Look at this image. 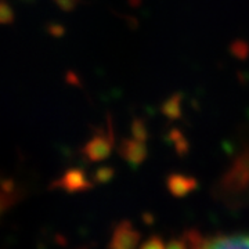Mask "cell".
<instances>
[{
  "label": "cell",
  "instance_id": "1",
  "mask_svg": "<svg viewBox=\"0 0 249 249\" xmlns=\"http://www.w3.org/2000/svg\"><path fill=\"white\" fill-rule=\"evenodd\" d=\"M114 148V133L109 126L108 134L100 133L91 137L83 147V155L90 162H98L108 158Z\"/></svg>",
  "mask_w": 249,
  "mask_h": 249
},
{
  "label": "cell",
  "instance_id": "2",
  "mask_svg": "<svg viewBox=\"0 0 249 249\" xmlns=\"http://www.w3.org/2000/svg\"><path fill=\"white\" fill-rule=\"evenodd\" d=\"M53 188H61L68 194L83 193L93 187V181H90L85 170L80 168H71L64 172L61 178L53 183Z\"/></svg>",
  "mask_w": 249,
  "mask_h": 249
},
{
  "label": "cell",
  "instance_id": "3",
  "mask_svg": "<svg viewBox=\"0 0 249 249\" xmlns=\"http://www.w3.org/2000/svg\"><path fill=\"white\" fill-rule=\"evenodd\" d=\"M119 154L124 157L126 162L132 165H140L147 158V147L142 140L137 139H124L121 142Z\"/></svg>",
  "mask_w": 249,
  "mask_h": 249
},
{
  "label": "cell",
  "instance_id": "4",
  "mask_svg": "<svg viewBox=\"0 0 249 249\" xmlns=\"http://www.w3.org/2000/svg\"><path fill=\"white\" fill-rule=\"evenodd\" d=\"M137 241V234L130 229L127 223H124L116 227L109 249H134Z\"/></svg>",
  "mask_w": 249,
  "mask_h": 249
},
{
  "label": "cell",
  "instance_id": "5",
  "mask_svg": "<svg viewBox=\"0 0 249 249\" xmlns=\"http://www.w3.org/2000/svg\"><path fill=\"white\" fill-rule=\"evenodd\" d=\"M204 249H249V235L235 234L211 241Z\"/></svg>",
  "mask_w": 249,
  "mask_h": 249
},
{
  "label": "cell",
  "instance_id": "6",
  "mask_svg": "<svg viewBox=\"0 0 249 249\" xmlns=\"http://www.w3.org/2000/svg\"><path fill=\"white\" fill-rule=\"evenodd\" d=\"M169 187L175 194H186L187 191H190L194 187V181L191 178H187L186 176L175 175L169 178Z\"/></svg>",
  "mask_w": 249,
  "mask_h": 249
},
{
  "label": "cell",
  "instance_id": "7",
  "mask_svg": "<svg viewBox=\"0 0 249 249\" xmlns=\"http://www.w3.org/2000/svg\"><path fill=\"white\" fill-rule=\"evenodd\" d=\"M180 101H181V97L180 96H173L170 97L165 104H163V114L168 116V118H178L181 112V106H180Z\"/></svg>",
  "mask_w": 249,
  "mask_h": 249
},
{
  "label": "cell",
  "instance_id": "8",
  "mask_svg": "<svg viewBox=\"0 0 249 249\" xmlns=\"http://www.w3.org/2000/svg\"><path fill=\"white\" fill-rule=\"evenodd\" d=\"M14 21V11L6 0H0V24L7 25Z\"/></svg>",
  "mask_w": 249,
  "mask_h": 249
},
{
  "label": "cell",
  "instance_id": "9",
  "mask_svg": "<svg viewBox=\"0 0 249 249\" xmlns=\"http://www.w3.org/2000/svg\"><path fill=\"white\" fill-rule=\"evenodd\" d=\"M132 134H133V139L142 140V142L147 140L148 130H147V126L144 124V121H142V119H134L133 124H132Z\"/></svg>",
  "mask_w": 249,
  "mask_h": 249
},
{
  "label": "cell",
  "instance_id": "10",
  "mask_svg": "<svg viewBox=\"0 0 249 249\" xmlns=\"http://www.w3.org/2000/svg\"><path fill=\"white\" fill-rule=\"evenodd\" d=\"M114 178V169L112 168H108V166H104V168H100L94 172L93 175V183H108L111 178Z\"/></svg>",
  "mask_w": 249,
  "mask_h": 249
},
{
  "label": "cell",
  "instance_id": "11",
  "mask_svg": "<svg viewBox=\"0 0 249 249\" xmlns=\"http://www.w3.org/2000/svg\"><path fill=\"white\" fill-rule=\"evenodd\" d=\"M14 193H9L3 188H0V214L3 213L9 206L14 204L16 198L13 196Z\"/></svg>",
  "mask_w": 249,
  "mask_h": 249
},
{
  "label": "cell",
  "instance_id": "12",
  "mask_svg": "<svg viewBox=\"0 0 249 249\" xmlns=\"http://www.w3.org/2000/svg\"><path fill=\"white\" fill-rule=\"evenodd\" d=\"M54 3L57 4L58 9H61L65 13H71L73 10L79 6L80 0H53Z\"/></svg>",
  "mask_w": 249,
  "mask_h": 249
},
{
  "label": "cell",
  "instance_id": "13",
  "mask_svg": "<svg viewBox=\"0 0 249 249\" xmlns=\"http://www.w3.org/2000/svg\"><path fill=\"white\" fill-rule=\"evenodd\" d=\"M142 249H160V242H157V241H150Z\"/></svg>",
  "mask_w": 249,
  "mask_h": 249
}]
</instances>
